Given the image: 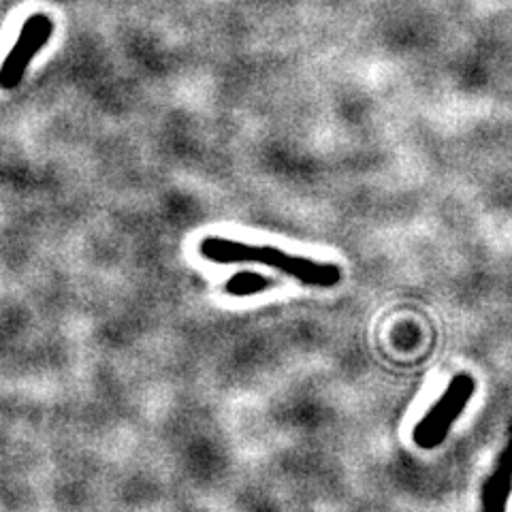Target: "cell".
Returning a JSON list of instances; mask_svg holds the SVG:
<instances>
[{"label":"cell","instance_id":"obj_2","mask_svg":"<svg viewBox=\"0 0 512 512\" xmlns=\"http://www.w3.org/2000/svg\"><path fill=\"white\" fill-rule=\"evenodd\" d=\"M52 35H54V22L50 15L32 13L26 20V24L22 26L20 37L11 47L3 67H0V88L13 90L22 84V79L28 71V64L43 50L47 41L52 39Z\"/></svg>","mask_w":512,"mask_h":512},{"label":"cell","instance_id":"obj_1","mask_svg":"<svg viewBox=\"0 0 512 512\" xmlns=\"http://www.w3.org/2000/svg\"><path fill=\"white\" fill-rule=\"evenodd\" d=\"M203 259L220 263V265H233V263H259L265 267H274L282 274L295 278L297 282L306 286H333L340 282V269L329 263H316L306 259V256H295L284 250L271 248V246H250L235 242L227 237H205L199 246Z\"/></svg>","mask_w":512,"mask_h":512},{"label":"cell","instance_id":"obj_3","mask_svg":"<svg viewBox=\"0 0 512 512\" xmlns=\"http://www.w3.org/2000/svg\"><path fill=\"white\" fill-rule=\"evenodd\" d=\"M267 288V280L261 274H254V271H242V274H235L227 282V293L235 297H248L263 293Z\"/></svg>","mask_w":512,"mask_h":512},{"label":"cell","instance_id":"obj_4","mask_svg":"<svg viewBox=\"0 0 512 512\" xmlns=\"http://www.w3.org/2000/svg\"><path fill=\"white\" fill-rule=\"evenodd\" d=\"M508 512H512V495H510V502H508Z\"/></svg>","mask_w":512,"mask_h":512}]
</instances>
